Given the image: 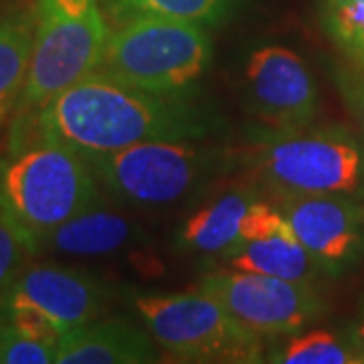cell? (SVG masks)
<instances>
[{
    "mask_svg": "<svg viewBox=\"0 0 364 364\" xmlns=\"http://www.w3.org/2000/svg\"><path fill=\"white\" fill-rule=\"evenodd\" d=\"M31 114L37 138L85 160L156 140H207L227 128L221 112L196 93H150L100 71Z\"/></svg>",
    "mask_w": 364,
    "mask_h": 364,
    "instance_id": "obj_1",
    "label": "cell"
},
{
    "mask_svg": "<svg viewBox=\"0 0 364 364\" xmlns=\"http://www.w3.org/2000/svg\"><path fill=\"white\" fill-rule=\"evenodd\" d=\"M237 166L275 198L342 195L364 198V136L340 124L265 130L251 126Z\"/></svg>",
    "mask_w": 364,
    "mask_h": 364,
    "instance_id": "obj_2",
    "label": "cell"
},
{
    "mask_svg": "<svg viewBox=\"0 0 364 364\" xmlns=\"http://www.w3.org/2000/svg\"><path fill=\"white\" fill-rule=\"evenodd\" d=\"M207 140H156L87 158L105 193L126 207L166 210L203 196L237 168L235 150Z\"/></svg>",
    "mask_w": 364,
    "mask_h": 364,
    "instance_id": "obj_3",
    "label": "cell"
},
{
    "mask_svg": "<svg viewBox=\"0 0 364 364\" xmlns=\"http://www.w3.org/2000/svg\"><path fill=\"white\" fill-rule=\"evenodd\" d=\"M100 203L102 184L90 162L59 144L37 138L0 154V215L21 231L31 253L37 237Z\"/></svg>",
    "mask_w": 364,
    "mask_h": 364,
    "instance_id": "obj_4",
    "label": "cell"
},
{
    "mask_svg": "<svg viewBox=\"0 0 364 364\" xmlns=\"http://www.w3.org/2000/svg\"><path fill=\"white\" fill-rule=\"evenodd\" d=\"M208 31L195 23L164 18L124 23L109 33L97 71L150 93H196L215 55Z\"/></svg>",
    "mask_w": 364,
    "mask_h": 364,
    "instance_id": "obj_5",
    "label": "cell"
},
{
    "mask_svg": "<svg viewBox=\"0 0 364 364\" xmlns=\"http://www.w3.org/2000/svg\"><path fill=\"white\" fill-rule=\"evenodd\" d=\"M21 114L37 112L97 71L112 28L100 0H37Z\"/></svg>",
    "mask_w": 364,
    "mask_h": 364,
    "instance_id": "obj_6",
    "label": "cell"
},
{
    "mask_svg": "<svg viewBox=\"0 0 364 364\" xmlns=\"http://www.w3.org/2000/svg\"><path fill=\"white\" fill-rule=\"evenodd\" d=\"M134 310L152 338L178 363L257 364L267 340L235 320L219 299L193 294H140Z\"/></svg>",
    "mask_w": 364,
    "mask_h": 364,
    "instance_id": "obj_7",
    "label": "cell"
},
{
    "mask_svg": "<svg viewBox=\"0 0 364 364\" xmlns=\"http://www.w3.org/2000/svg\"><path fill=\"white\" fill-rule=\"evenodd\" d=\"M196 289L219 299L239 324L267 342L310 328L328 310L318 284L233 267L200 275Z\"/></svg>",
    "mask_w": 364,
    "mask_h": 364,
    "instance_id": "obj_8",
    "label": "cell"
},
{
    "mask_svg": "<svg viewBox=\"0 0 364 364\" xmlns=\"http://www.w3.org/2000/svg\"><path fill=\"white\" fill-rule=\"evenodd\" d=\"M241 87L253 126L265 130L308 126L320 109V91L310 67L279 43H259L247 53Z\"/></svg>",
    "mask_w": 364,
    "mask_h": 364,
    "instance_id": "obj_9",
    "label": "cell"
},
{
    "mask_svg": "<svg viewBox=\"0 0 364 364\" xmlns=\"http://www.w3.org/2000/svg\"><path fill=\"white\" fill-rule=\"evenodd\" d=\"M298 241L326 277H344L364 261V205L342 195L277 198Z\"/></svg>",
    "mask_w": 364,
    "mask_h": 364,
    "instance_id": "obj_10",
    "label": "cell"
},
{
    "mask_svg": "<svg viewBox=\"0 0 364 364\" xmlns=\"http://www.w3.org/2000/svg\"><path fill=\"white\" fill-rule=\"evenodd\" d=\"M114 289L95 273L61 263H26L0 299V314L31 308L47 316L61 334L107 312Z\"/></svg>",
    "mask_w": 364,
    "mask_h": 364,
    "instance_id": "obj_11",
    "label": "cell"
},
{
    "mask_svg": "<svg viewBox=\"0 0 364 364\" xmlns=\"http://www.w3.org/2000/svg\"><path fill=\"white\" fill-rule=\"evenodd\" d=\"M150 237L124 213L105 208L104 203L79 213L49 233L33 241V255L55 253L83 259L132 255L148 249Z\"/></svg>",
    "mask_w": 364,
    "mask_h": 364,
    "instance_id": "obj_12",
    "label": "cell"
},
{
    "mask_svg": "<svg viewBox=\"0 0 364 364\" xmlns=\"http://www.w3.org/2000/svg\"><path fill=\"white\" fill-rule=\"evenodd\" d=\"M158 344L146 326L128 318H97L65 332L57 344V364H148Z\"/></svg>",
    "mask_w": 364,
    "mask_h": 364,
    "instance_id": "obj_13",
    "label": "cell"
},
{
    "mask_svg": "<svg viewBox=\"0 0 364 364\" xmlns=\"http://www.w3.org/2000/svg\"><path fill=\"white\" fill-rule=\"evenodd\" d=\"M259 198L255 186H233L208 198L186 217L176 235V247L208 259L227 257L239 243L249 208Z\"/></svg>",
    "mask_w": 364,
    "mask_h": 364,
    "instance_id": "obj_14",
    "label": "cell"
},
{
    "mask_svg": "<svg viewBox=\"0 0 364 364\" xmlns=\"http://www.w3.org/2000/svg\"><path fill=\"white\" fill-rule=\"evenodd\" d=\"M221 261L225 267L273 275L289 282L320 284V279L326 277L291 229L243 241Z\"/></svg>",
    "mask_w": 364,
    "mask_h": 364,
    "instance_id": "obj_15",
    "label": "cell"
},
{
    "mask_svg": "<svg viewBox=\"0 0 364 364\" xmlns=\"http://www.w3.org/2000/svg\"><path fill=\"white\" fill-rule=\"evenodd\" d=\"M114 26L136 18H164L217 28L229 23L241 0H100Z\"/></svg>",
    "mask_w": 364,
    "mask_h": 364,
    "instance_id": "obj_16",
    "label": "cell"
},
{
    "mask_svg": "<svg viewBox=\"0 0 364 364\" xmlns=\"http://www.w3.org/2000/svg\"><path fill=\"white\" fill-rule=\"evenodd\" d=\"M263 363L273 364H363L346 334L306 328L272 340Z\"/></svg>",
    "mask_w": 364,
    "mask_h": 364,
    "instance_id": "obj_17",
    "label": "cell"
},
{
    "mask_svg": "<svg viewBox=\"0 0 364 364\" xmlns=\"http://www.w3.org/2000/svg\"><path fill=\"white\" fill-rule=\"evenodd\" d=\"M35 23L13 16L0 21V126L21 102L25 90Z\"/></svg>",
    "mask_w": 364,
    "mask_h": 364,
    "instance_id": "obj_18",
    "label": "cell"
},
{
    "mask_svg": "<svg viewBox=\"0 0 364 364\" xmlns=\"http://www.w3.org/2000/svg\"><path fill=\"white\" fill-rule=\"evenodd\" d=\"M320 18L326 35L348 61L364 67V4H320Z\"/></svg>",
    "mask_w": 364,
    "mask_h": 364,
    "instance_id": "obj_19",
    "label": "cell"
},
{
    "mask_svg": "<svg viewBox=\"0 0 364 364\" xmlns=\"http://www.w3.org/2000/svg\"><path fill=\"white\" fill-rule=\"evenodd\" d=\"M57 346L26 338L13 324L0 320V364L55 363Z\"/></svg>",
    "mask_w": 364,
    "mask_h": 364,
    "instance_id": "obj_20",
    "label": "cell"
},
{
    "mask_svg": "<svg viewBox=\"0 0 364 364\" xmlns=\"http://www.w3.org/2000/svg\"><path fill=\"white\" fill-rule=\"evenodd\" d=\"M31 257L33 253L25 237L13 223L0 215V299L13 286Z\"/></svg>",
    "mask_w": 364,
    "mask_h": 364,
    "instance_id": "obj_21",
    "label": "cell"
},
{
    "mask_svg": "<svg viewBox=\"0 0 364 364\" xmlns=\"http://www.w3.org/2000/svg\"><path fill=\"white\" fill-rule=\"evenodd\" d=\"M328 75L364 136V67L352 61H328Z\"/></svg>",
    "mask_w": 364,
    "mask_h": 364,
    "instance_id": "obj_22",
    "label": "cell"
},
{
    "mask_svg": "<svg viewBox=\"0 0 364 364\" xmlns=\"http://www.w3.org/2000/svg\"><path fill=\"white\" fill-rule=\"evenodd\" d=\"M0 320L13 324L21 334H25L26 338L37 340V342H45V344H53L57 346L61 340V332L59 328L53 324L47 316H43L37 310L31 308H16V310H9V312L0 314Z\"/></svg>",
    "mask_w": 364,
    "mask_h": 364,
    "instance_id": "obj_23",
    "label": "cell"
},
{
    "mask_svg": "<svg viewBox=\"0 0 364 364\" xmlns=\"http://www.w3.org/2000/svg\"><path fill=\"white\" fill-rule=\"evenodd\" d=\"M346 338L350 340L352 348L356 350V354L360 356V360L364 364V296L360 299V310H358V316L354 318V322L350 324V328L346 330Z\"/></svg>",
    "mask_w": 364,
    "mask_h": 364,
    "instance_id": "obj_24",
    "label": "cell"
},
{
    "mask_svg": "<svg viewBox=\"0 0 364 364\" xmlns=\"http://www.w3.org/2000/svg\"><path fill=\"white\" fill-rule=\"evenodd\" d=\"M344 2H358V4H364V0H320V4H344Z\"/></svg>",
    "mask_w": 364,
    "mask_h": 364,
    "instance_id": "obj_25",
    "label": "cell"
}]
</instances>
